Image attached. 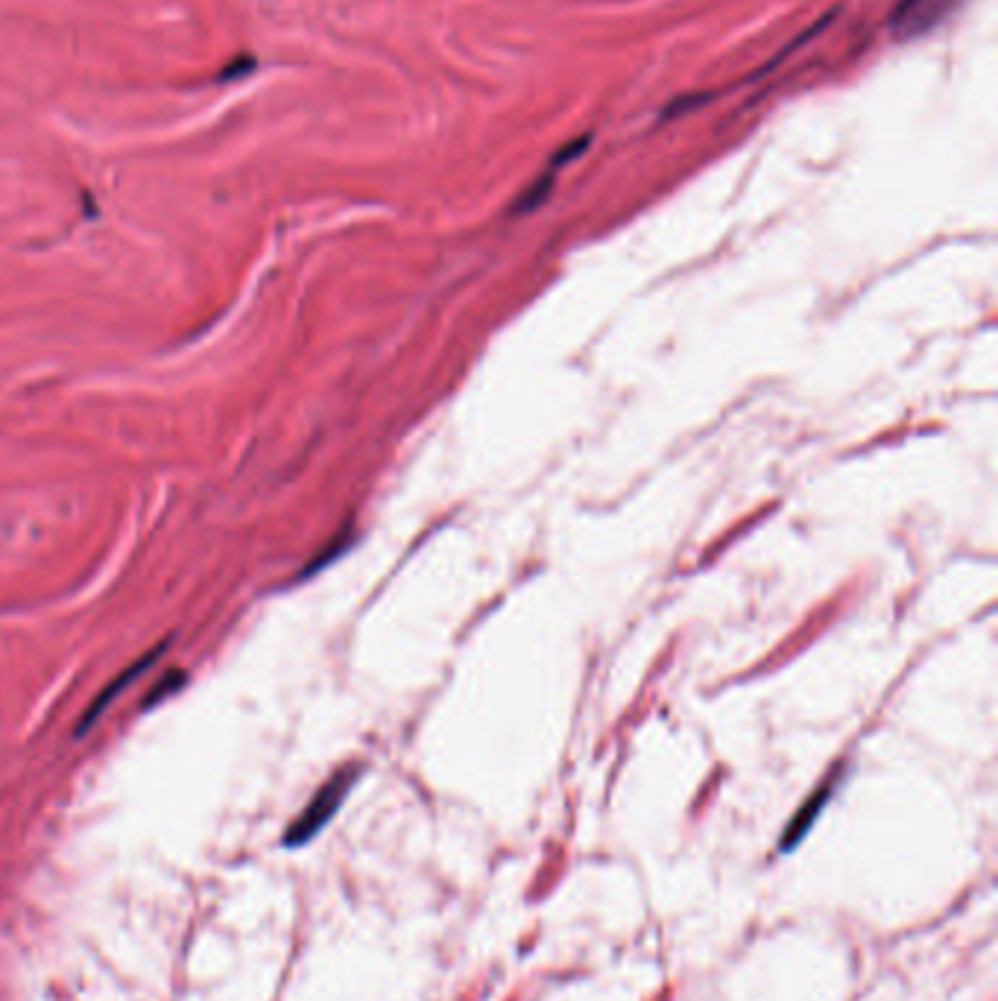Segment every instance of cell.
I'll return each instance as SVG.
<instances>
[{
    "mask_svg": "<svg viewBox=\"0 0 998 1001\" xmlns=\"http://www.w3.org/2000/svg\"><path fill=\"white\" fill-rule=\"evenodd\" d=\"M361 771H364L361 764H346V768H340L331 780H326V785L311 797V802L302 809V814L290 823L281 844L288 849H299L307 847L311 840L317 838L319 832L337 818L340 806L346 802V797L352 794V788H355V782L361 780Z\"/></svg>",
    "mask_w": 998,
    "mask_h": 1001,
    "instance_id": "cell-1",
    "label": "cell"
},
{
    "mask_svg": "<svg viewBox=\"0 0 998 1001\" xmlns=\"http://www.w3.org/2000/svg\"><path fill=\"white\" fill-rule=\"evenodd\" d=\"M955 7L958 0H899V7L893 10L890 27L896 39H920L925 33H932Z\"/></svg>",
    "mask_w": 998,
    "mask_h": 1001,
    "instance_id": "cell-2",
    "label": "cell"
},
{
    "mask_svg": "<svg viewBox=\"0 0 998 1001\" xmlns=\"http://www.w3.org/2000/svg\"><path fill=\"white\" fill-rule=\"evenodd\" d=\"M167 647H170V638H162V642H159V645H155L153 650H147L144 656H138V659H135V662L129 664V668H124V671H121V674H117L115 680H109L106 688H103V692H100L94 697V704L88 706L86 712H83V718H79L77 732H74V735H77V738H83V735H86V732L91 730V726H94L97 721H100V714L106 712V706L112 704V700H115L117 694L126 692V688H129V685H132L135 680H138V676L144 674L147 668H150V664H153L155 659H159V656H162L164 650H167Z\"/></svg>",
    "mask_w": 998,
    "mask_h": 1001,
    "instance_id": "cell-3",
    "label": "cell"
},
{
    "mask_svg": "<svg viewBox=\"0 0 998 1001\" xmlns=\"http://www.w3.org/2000/svg\"><path fill=\"white\" fill-rule=\"evenodd\" d=\"M837 782H841V771L832 773V776H829V780H825L823 785H820V788H817L814 794L803 802V809L794 814V820L787 823L785 832H782V838H779V852H794V849L806 840L808 828L814 826L817 818L823 814V809L829 806V799H832V794H835Z\"/></svg>",
    "mask_w": 998,
    "mask_h": 1001,
    "instance_id": "cell-4",
    "label": "cell"
},
{
    "mask_svg": "<svg viewBox=\"0 0 998 1001\" xmlns=\"http://www.w3.org/2000/svg\"><path fill=\"white\" fill-rule=\"evenodd\" d=\"M557 170H559V167H554V164H551V167H547L545 174L539 176L536 182L530 185L528 191L521 193L519 203L513 205V214L536 212L539 205H542V203H545V200H547V193H551V188H554V182H557Z\"/></svg>",
    "mask_w": 998,
    "mask_h": 1001,
    "instance_id": "cell-5",
    "label": "cell"
},
{
    "mask_svg": "<svg viewBox=\"0 0 998 1001\" xmlns=\"http://www.w3.org/2000/svg\"><path fill=\"white\" fill-rule=\"evenodd\" d=\"M185 680H188V674H185V671H167V674H164L162 680H155V685L150 688V692H147V697L141 700V706H144V709H153V706L164 704L167 697H174V694L179 692V688H182Z\"/></svg>",
    "mask_w": 998,
    "mask_h": 1001,
    "instance_id": "cell-6",
    "label": "cell"
},
{
    "mask_svg": "<svg viewBox=\"0 0 998 1001\" xmlns=\"http://www.w3.org/2000/svg\"><path fill=\"white\" fill-rule=\"evenodd\" d=\"M349 545H352V533H349V528H346L343 533H340V536H337L334 542H328L326 550H323V554H319V557L314 559V562H307L305 569H302V574H299V580L314 578V574H317L319 569H326L328 562H334V559L340 557V554H346Z\"/></svg>",
    "mask_w": 998,
    "mask_h": 1001,
    "instance_id": "cell-7",
    "label": "cell"
}]
</instances>
